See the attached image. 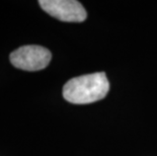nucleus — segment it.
<instances>
[{
    "label": "nucleus",
    "instance_id": "f257e3e1",
    "mask_svg": "<svg viewBox=\"0 0 157 156\" xmlns=\"http://www.w3.org/2000/svg\"><path fill=\"white\" fill-rule=\"evenodd\" d=\"M109 90V83L105 72L74 77L64 85L63 96L75 105H87L105 98Z\"/></svg>",
    "mask_w": 157,
    "mask_h": 156
},
{
    "label": "nucleus",
    "instance_id": "f03ea898",
    "mask_svg": "<svg viewBox=\"0 0 157 156\" xmlns=\"http://www.w3.org/2000/svg\"><path fill=\"white\" fill-rule=\"evenodd\" d=\"M10 62L14 67L25 71H39L45 69L52 59V54L41 46H23L10 54Z\"/></svg>",
    "mask_w": 157,
    "mask_h": 156
},
{
    "label": "nucleus",
    "instance_id": "7ed1b4c3",
    "mask_svg": "<svg viewBox=\"0 0 157 156\" xmlns=\"http://www.w3.org/2000/svg\"><path fill=\"white\" fill-rule=\"evenodd\" d=\"M40 6L53 17L66 22H82L86 11L82 4L75 0H40Z\"/></svg>",
    "mask_w": 157,
    "mask_h": 156
}]
</instances>
